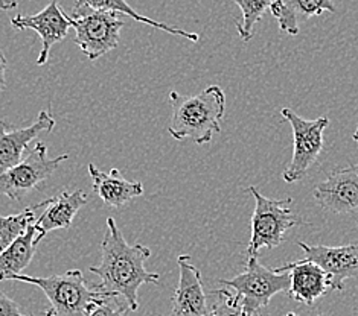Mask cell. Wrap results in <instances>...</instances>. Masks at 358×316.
Instances as JSON below:
<instances>
[{
    "label": "cell",
    "mask_w": 358,
    "mask_h": 316,
    "mask_svg": "<svg viewBox=\"0 0 358 316\" xmlns=\"http://www.w3.org/2000/svg\"><path fill=\"white\" fill-rule=\"evenodd\" d=\"M101 254L102 260L98 266H90V272L101 278L93 287L104 296L124 298L129 309L136 312L139 307V287L145 283L157 285L160 278L156 272H150L145 268L151 250L142 243L131 245L127 242L116 220L108 218Z\"/></svg>",
    "instance_id": "cell-1"
},
{
    "label": "cell",
    "mask_w": 358,
    "mask_h": 316,
    "mask_svg": "<svg viewBox=\"0 0 358 316\" xmlns=\"http://www.w3.org/2000/svg\"><path fill=\"white\" fill-rule=\"evenodd\" d=\"M169 102L171 122L168 125V131L176 140L189 139L197 144H206L221 131L226 96L218 85H210L192 96L171 91Z\"/></svg>",
    "instance_id": "cell-2"
},
{
    "label": "cell",
    "mask_w": 358,
    "mask_h": 316,
    "mask_svg": "<svg viewBox=\"0 0 358 316\" xmlns=\"http://www.w3.org/2000/svg\"><path fill=\"white\" fill-rule=\"evenodd\" d=\"M13 280L34 285L43 290L50 303L48 312L54 316H84L93 303L108 298L95 290L93 285H89L80 269H71L52 277L22 274Z\"/></svg>",
    "instance_id": "cell-3"
},
{
    "label": "cell",
    "mask_w": 358,
    "mask_h": 316,
    "mask_svg": "<svg viewBox=\"0 0 358 316\" xmlns=\"http://www.w3.org/2000/svg\"><path fill=\"white\" fill-rule=\"evenodd\" d=\"M218 281L234 290L235 298L247 313L255 315L261 307H267L275 295L280 292L288 294L292 277L285 266L270 269L261 264L257 257H249L243 274Z\"/></svg>",
    "instance_id": "cell-4"
},
{
    "label": "cell",
    "mask_w": 358,
    "mask_h": 316,
    "mask_svg": "<svg viewBox=\"0 0 358 316\" xmlns=\"http://www.w3.org/2000/svg\"><path fill=\"white\" fill-rule=\"evenodd\" d=\"M249 192L255 198V210L252 215V237L247 254L249 257H257L262 248L279 246L284 242L285 233L289 228L302 224V220L292 215V198L287 200H270L258 192L257 187L250 186Z\"/></svg>",
    "instance_id": "cell-5"
},
{
    "label": "cell",
    "mask_w": 358,
    "mask_h": 316,
    "mask_svg": "<svg viewBox=\"0 0 358 316\" xmlns=\"http://www.w3.org/2000/svg\"><path fill=\"white\" fill-rule=\"evenodd\" d=\"M280 114L292 125L294 139L293 157L284 170L282 178L285 183H296L303 179L319 160L323 151V133L327 130L329 119L319 117L314 121H306L296 114L292 108H282Z\"/></svg>",
    "instance_id": "cell-6"
},
{
    "label": "cell",
    "mask_w": 358,
    "mask_h": 316,
    "mask_svg": "<svg viewBox=\"0 0 358 316\" xmlns=\"http://www.w3.org/2000/svg\"><path fill=\"white\" fill-rule=\"evenodd\" d=\"M75 29V45L90 61L106 55L119 45V33L125 27L121 14L112 11H90L71 17Z\"/></svg>",
    "instance_id": "cell-7"
},
{
    "label": "cell",
    "mask_w": 358,
    "mask_h": 316,
    "mask_svg": "<svg viewBox=\"0 0 358 316\" xmlns=\"http://www.w3.org/2000/svg\"><path fill=\"white\" fill-rule=\"evenodd\" d=\"M69 158L67 153L55 158L48 157V148L45 143H37L31 152L19 165L0 174V195L13 201H20L23 195L34 190L52 175L57 167Z\"/></svg>",
    "instance_id": "cell-8"
},
{
    "label": "cell",
    "mask_w": 358,
    "mask_h": 316,
    "mask_svg": "<svg viewBox=\"0 0 358 316\" xmlns=\"http://www.w3.org/2000/svg\"><path fill=\"white\" fill-rule=\"evenodd\" d=\"M319 207L336 215L358 211V170L355 166L336 169L314 187Z\"/></svg>",
    "instance_id": "cell-9"
},
{
    "label": "cell",
    "mask_w": 358,
    "mask_h": 316,
    "mask_svg": "<svg viewBox=\"0 0 358 316\" xmlns=\"http://www.w3.org/2000/svg\"><path fill=\"white\" fill-rule=\"evenodd\" d=\"M11 24L15 29H32L38 33L41 38V50L37 58V66H43L55 43L63 41L67 37V32L72 28V20L57 3V0H52L45 10L37 14L15 15L11 19Z\"/></svg>",
    "instance_id": "cell-10"
},
{
    "label": "cell",
    "mask_w": 358,
    "mask_h": 316,
    "mask_svg": "<svg viewBox=\"0 0 358 316\" xmlns=\"http://www.w3.org/2000/svg\"><path fill=\"white\" fill-rule=\"evenodd\" d=\"M305 253V260L320 266L331 277L332 290L345 289V281L358 276V246H325L299 242Z\"/></svg>",
    "instance_id": "cell-11"
},
{
    "label": "cell",
    "mask_w": 358,
    "mask_h": 316,
    "mask_svg": "<svg viewBox=\"0 0 358 316\" xmlns=\"http://www.w3.org/2000/svg\"><path fill=\"white\" fill-rule=\"evenodd\" d=\"M55 126V119L48 111H40L37 121L27 128H13L0 121V174L17 166L23 160L28 144L41 133H50Z\"/></svg>",
    "instance_id": "cell-12"
},
{
    "label": "cell",
    "mask_w": 358,
    "mask_h": 316,
    "mask_svg": "<svg viewBox=\"0 0 358 316\" xmlns=\"http://www.w3.org/2000/svg\"><path fill=\"white\" fill-rule=\"evenodd\" d=\"M178 286L173 296V310L168 316H209L208 295L201 283V272L195 268L191 257L183 254L178 257Z\"/></svg>",
    "instance_id": "cell-13"
},
{
    "label": "cell",
    "mask_w": 358,
    "mask_h": 316,
    "mask_svg": "<svg viewBox=\"0 0 358 316\" xmlns=\"http://www.w3.org/2000/svg\"><path fill=\"white\" fill-rule=\"evenodd\" d=\"M285 268L292 277L288 295L297 303L313 306L319 298L325 296L328 290H332L331 277L313 262L303 259L288 263Z\"/></svg>",
    "instance_id": "cell-14"
},
{
    "label": "cell",
    "mask_w": 358,
    "mask_h": 316,
    "mask_svg": "<svg viewBox=\"0 0 358 316\" xmlns=\"http://www.w3.org/2000/svg\"><path fill=\"white\" fill-rule=\"evenodd\" d=\"M93 181V192L108 207H124L138 196L143 195V186L139 181H129L117 169H112L108 174L96 169L95 165L87 166Z\"/></svg>",
    "instance_id": "cell-15"
},
{
    "label": "cell",
    "mask_w": 358,
    "mask_h": 316,
    "mask_svg": "<svg viewBox=\"0 0 358 316\" xmlns=\"http://www.w3.org/2000/svg\"><path fill=\"white\" fill-rule=\"evenodd\" d=\"M325 11L336 13L332 0H273L270 6V13L278 20L280 31L289 36H297L301 32V22Z\"/></svg>",
    "instance_id": "cell-16"
},
{
    "label": "cell",
    "mask_w": 358,
    "mask_h": 316,
    "mask_svg": "<svg viewBox=\"0 0 358 316\" xmlns=\"http://www.w3.org/2000/svg\"><path fill=\"white\" fill-rule=\"evenodd\" d=\"M86 202L87 198L83 190L59 193L45 201V210L36 220V225L45 236L55 230L71 228L76 213L86 206Z\"/></svg>",
    "instance_id": "cell-17"
},
{
    "label": "cell",
    "mask_w": 358,
    "mask_h": 316,
    "mask_svg": "<svg viewBox=\"0 0 358 316\" xmlns=\"http://www.w3.org/2000/svg\"><path fill=\"white\" fill-rule=\"evenodd\" d=\"M45 234L40 232L36 222L28 227L14 243L0 254V281L13 280L17 276H22L23 271L29 266L34 255L37 253V246Z\"/></svg>",
    "instance_id": "cell-18"
},
{
    "label": "cell",
    "mask_w": 358,
    "mask_h": 316,
    "mask_svg": "<svg viewBox=\"0 0 358 316\" xmlns=\"http://www.w3.org/2000/svg\"><path fill=\"white\" fill-rule=\"evenodd\" d=\"M90 11H112V13L122 14V15L130 17V19H133L136 22H141L143 24H150V27H152V28L165 31L168 33H171V36L187 38L194 43L199 41V38H200L199 33L173 28L166 23H160V22H156L152 19H148V17H145V15H141L139 13H136L129 3H127V0H76L73 8H72L71 17L83 15V14L90 13Z\"/></svg>",
    "instance_id": "cell-19"
},
{
    "label": "cell",
    "mask_w": 358,
    "mask_h": 316,
    "mask_svg": "<svg viewBox=\"0 0 358 316\" xmlns=\"http://www.w3.org/2000/svg\"><path fill=\"white\" fill-rule=\"evenodd\" d=\"M41 207H43V202L24 209L23 211L17 213V215L0 218V254L27 232L31 224L37 220L36 213Z\"/></svg>",
    "instance_id": "cell-20"
},
{
    "label": "cell",
    "mask_w": 358,
    "mask_h": 316,
    "mask_svg": "<svg viewBox=\"0 0 358 316\" xmlns=\"http://www.w3.org/2000/svg\"><path fill=\"white\" fill-rule=\"evenodd\" d=\"M241 10V20L236 22V31L243 41H249L253 36V29L262 19L264 13L270 10L273 0H234Z\"/></svg>",
    "instance_id": "cell-21"
},
{
    "label": "cell",
    "mask_w": 358,
    "mask_h": 316,
    "mask_svg": "<svg viewBox=\"0 0 358 316\" xmlns=\"http://www.w3.org/2000/svg\"><path fill=\"white\" fill-rule=\"evenodd\" d=\"M209 316H253L244 310L235 295L227 289L212 290L208 295Z\"/></svg>",
    "instance_id": "cell-22"
},
{
    "label": "cell",
    "mask_w": 358,
    "mask_h": 316,
    "mask_svg": "<svg viewBox=\"0 0 358 316\" xmlns=\"http://www.w3.org/2000/svg\"><path fill=\"white\" fill-rule=\"evenodd\" d=\"M116 298H104L93 303L84 316H125V312L121 306H116ZM46 316H54L46 310Z\"/></svg>",
    "instance_id": "cell-23"
},
{
    "label": "cell",
    "mask_w": 358,
    "mask_h": 316,
    "mask_svg": "<svg viewBox=\"0 0 358 316\" xmlns=\"http://www.w3.org/2000/svg\"><path fill=\"white\" fill-rule=\"evenodd\" d=\"M0 316H34L22 313L19 304L0 290Z\"/></svg>",
    "instance_id": "cell-24"
},
{
    "label": "cell",
    "mask_w": 358,
    "mask_h": 316,
    "mask_svg": "<svg viewBox=\"0 0 358 316\" xmlns=\"http://www.w3.org/2000/svg\"><path fill=\"white\" fill-rule=\"evenodd\" d=\"M5 73H6V58L2 50H0V93L5 90V85H6Z\"/></svg>",
    "instance_id": "cell-25"
},
{
    "label": "cell",
    "mask_w": 358,
    "mask_h": 316,
    "mask_svg": "<svg viewBox=\"0 0 358 316\" xmlns=\"http://www.w3.org/2000/svg\"><path fill=\"white\" fill-rule=\"evenodd\" d=\"M15 6H17V0H0V8H2L3 11L14 10Z\"/></svg>",
    "instance_id": "cell-26"
},
{
    "label": "cell",
    "mask_w": 358,
    "mask_h": 316,
    "mask_svg": "<svg viewBox=\"0 0 358 316\" xmlns=\"http://www.w3.org/2000/svg\"><path fill=\"white\" fill-rule=\"evenodd\" d=\"M352 139H354V140H355V142H357V143H358V126H357V130H355V133H354V134H352ZM355 169H357V170H358V163H357V165H355Z\"/></svg>",
    "instance_id": "cell-27"
},
{
    "label": "cell",
    "mask_w": 358,
    "mask_h": 316,
    "mask_svg": "<svg viewBox=\"0 0 358 316\" xmlns=\"http://www.w3.org/2000/svg\"><path fill=\"white\" fill-rule=\"evenodd\" d=\"M253 316H262L259 312H257V313H255ZM284 316H297L296 313H293V312H289V313H287V315H284Z\"/></svg>",
    "instance_id": "cell-28"
},
{
    "label": "cell",
    "mask_w": 358,
    "mask_h": 316,
    "mask_svg": "<svg viewBox=\"0 0 358 316\" xmlns=\"http://www.w3.org/2000/svg\"><path fill=\"white\" fill-rule=\"evenodd\" d=\"M354 316H358V306L354 309Z\"/></svg>",
    "instance_id": "cell-29"
},
{
    "label": "cell",
    "mask_w": 358,
    "mask_h": 316,
    "mask_svg": "<svg viewBox=\"0 0 358 316\" xmlns=\"http://www.w3.org/2000/svg\"><path fill=\"white\" fill-rule=\"evenodd\" d=\"M357 228H358V225H357Z\"/></svg>",
    "instance_id": "cell-30"
},
{
    "label": "cell",
    "mask_w": 358,
    "mask_h": 316,
    "mask_svg": "<svg viewBox=\"0 0 358 316\" xmlns=\"http://www.w3.org/2000/svg\"><path fill=\"white\" fill-rule=\"evenodd\" d=\"M320 316H322V315H320Z\"/></svg>",
    "instance_id": "cell-31"
}]
</instances>
